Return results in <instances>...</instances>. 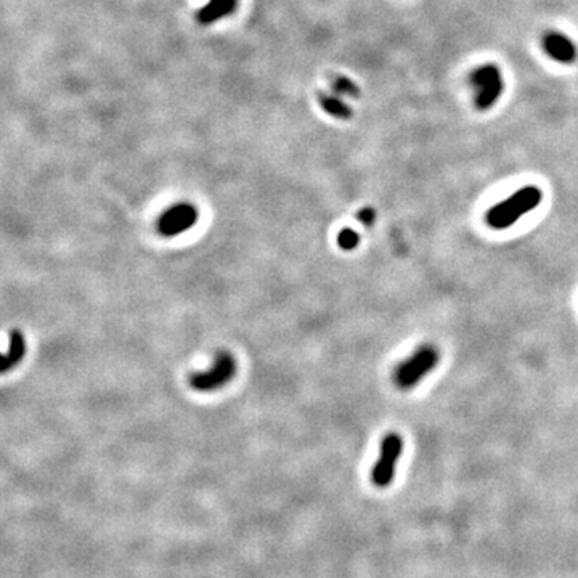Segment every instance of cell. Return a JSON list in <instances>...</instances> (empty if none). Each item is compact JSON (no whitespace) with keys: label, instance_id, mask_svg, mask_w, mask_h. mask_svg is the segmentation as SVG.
I'll return each instance as SVG.
<instances>
[{"label":"cell","instance_id":"1","mask_svg":"<svg viewBox=\"0 0 578 578\" xmlns=\"http://www.w3.org/2000/svg\"><path fill=\"white\" fill-rule=\"evenodd\" d=\"M543 200V191L535 185L522 186L506 200L500 201L486 214V222L493 230H506L522 216L532 212Z\"/></svg>","mask_w":578,"mask_h":578},{"label":"cell","instance_id":"2","mask_svg":"<svg viewBox=\"0 0 578 578\" xmlns=\"http://www.w3.org/2000/svg\"><path fill=\"white\" fill-rule=\"evenodd\" d=\"M440 362V352L436 345L422 344L413 354L395 366L392 381L400 390H411L422 378H426Z\"/></svg>","mask_w":578,"mask_h":578},{"label":"cell","instance_id":"3","mask_svg":"<svg viewBox=\"0 0 578 578\" xmlns=\"http://www.w3.org/2000/svg\"><path fill=\"white\" fill-rule=\"evenodd\" d=\"M469 82L474 90V104L479 111L493 108L504 92L503 73L495 63L479 66L471 73Z\"/></svg>","mask_w":578,"mask_h":578},{"label":"cell","instance_id":"4","mask_svg":"<svg viewBox=\"0 0 578 578\" xmlns=\"http://www.w3.org/2000/svg\"><path fill=\"white\" fill-rule=\"evenodd\" d=\"M235 357L227 350H220L214 359V365L206 371L193 373L188 378V384L196 392H214L227 385L236 376Z\"/></svg>","mask_w":578,"mask_h":578},{"label":"cell","instance_id":"5","mask_svg":"<svg viewBox=\"0 0 578 578\" xmlns=\"http://www.w3.org/2000/svg\"><path fill=\"white\" fill-rule=\"evenodd\" d=\"M404 451V439L399 434L389 432L381 442L379 458L371 471V482L379 488L389 487L394 481L395 467Z\"/></svg>","mask_w":578,"mask_h":578},{"label":"cell","instance_id":"6","mask_svg":"<svg viewBox=\"0 0 578 578\" xmlns=\"http://www.w3.org/2000/svg\"><path fill=\"white\" fill-rule=\"evenodd\" d=\"M200 217V212L195 205L191 202H177V205L170 206L161 214L158 219V231L159 235L166 236V238H174L185 233L186 230L195 227Z\"/></svg>","mask_w":578,"mask_h":578},{"label":"cell","instance_id":"7","mask_svg":"<svg viewBox=\"0 0 578 578\" xmlns=\"http://www.w3.org/2000/svg\"><path fill=\"white\" fill-rule=\"evenodd\" d=\"M543 48L549 58L560 64H572L578 58L575 42L563 32L551 31L543 37Z\"/></svg>","mask_w":578,"mask_h":578},{"label":"cell","instance_id":"8","mask_svg":"<svg viewBox=\"0 0 578 578\" xmlns=\"http://www.w3.org/2000/svg\"><path fill=\"white\" fill-rule=\"evenodd\" d=\"M25 354H26L25 336L21 334V331H18V329H13V331L10 333L8 352L7 354H0V373L12 370L13 366H16L21 360H23Z\"/></svg>","mask_w":578,"mask_h":578},{"label":"cell","instance_id":"9","mask_svg":"<svg viewBox=\"0 0 578 578\" xmlns=\"http://www.w3.org/2000/svg\"><path fill=\"white\" fill-rule=\"evenodd\" d=\"M238 0H211L206 7L198 12V20L202 25H211L214 21L222 20L223 16L231 15L236 10Z\"/></svg>","mask_w":578,"mask_h":578},{"label":"cell","instance_id":"10","mask_svg":"<svg viewBox=\"0 0 578 578\" xmlns=\"http://www.w3.org/2000/svg\"><path fill=\"white\" fill-rule=\"evenodd\" d=\"M318 103L329 116L338 119H349L352 116V109L349 104H345L340 98L334 95H320Z\"/></svg>","mask_w":578,"mask_h":578},{"label":"cell","instance_id":"11","mask_svg":"<svg viewBox=\"0 0 578 578\" xmlns=\"http://www.w3.org/2000/svg\"><path fill=\"white\" fill-rule=\"evenodd\" d=\"M333 90L336 93H339V95H347V97H360V90L359 87H357L354 82L350 79H347L344 76H338L336 79H333Z\"/></svg>","mask_w":578,"mask_h":578},{"label":"cell","instance_id":"12","mask_svg":"<svg viewBox=\"0 0 578 578\" xmlns=\"http://www.w3.org/2000/svg\"><path fill=\"white\" fill-rule=\"evenodd\" d=\"M338 245L344 251H354L360 245V235L352 228H344L338 235Z\"/></svg>","mask_w":578,"mask_h":578},{"label":"cell","instance_id":"13","mask_svg":"<svg viewBox=\"0 0 578 578\" xmlns=\"http://www.w3.org/2000/svg\"><path fill=\"white\" fill-rule=\"evenodd\" d=\"M357 217H359V220L363 225H365V227H371V225L374 223V220H376V211H374L373 207L366 206V207L360 209L359 214H357Z\"/></svg>","mask_w":578,"mask_h":578}]
</instances>
